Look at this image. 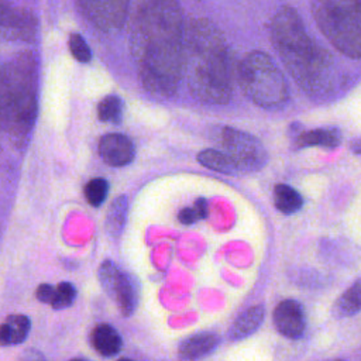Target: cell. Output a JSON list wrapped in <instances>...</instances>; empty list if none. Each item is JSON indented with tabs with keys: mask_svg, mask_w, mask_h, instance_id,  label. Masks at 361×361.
<instances>
[{
	"mask_svg": "<svg viewBox=\"0 0 361 361\" xmlns=\"http://www.w3.org/2000/svg\"><path fill=\"white\" fill-rule=\"evenodd\" d=\"M131 32V52L142 86L158 96H173L183 76L185 45L178 0H144Z\"/></svg>",
	"mask_w": 361,
	"mask_h": 361,
	"instance_id": "cell-1",
	"label": "cell"
},
{
	"mask_svg": "<svg viewBox=\"0 0 361 361\" xmlns=\"http://www.w3.org/2000/svg\"><path fill=\"white\" fill-rule=\"evenodd\" d=\"M182 78L200 102L224 104L231 99L227 45L220 30L206 18H195L185 28Z\"/></svg>",
	"mask_w": 361,
	"mask_h": 361,
	"instance_id": "cell-2",
	"label": "cell"
},
{
	"mask_svg": "<svg viewBox=\"0 0 361 361\" xmlns=\"http://www.w3.org/2000/svg\"><path fill=\"white\" fill-rule=\"evenodd\" d=\"M271 41L289 75L303 90L317 93L327 87L331 71L329 54L310 38L295 8L282 7L274 16Z\"/></svg>",
	"mask_w": 361,
	"mask_h": 361,
	"instance_id": "cell-3",
	"label": "cell"
},
{
	"mask_svg": "<svg viewBox=\"0 0 361 361\" xmlns=\"http://www.w3.org/2000/svg\"><path fill=\"white\" fill-rule=\"evenodd\" d=\"M1 126L14 135L25 137L37 117L38 68L34 52L17 54L1 72Z\"/></svg>",
	"mask_w": 361,
	"mask_h": 361,
	"instance_id": "cell-4",
	"label": "cell"
},
{
	"mask_svg": "<svg viewBox=\"0 0 361 361\" xmlns=\"http://www.w3.org/2000/svg\"><path fill=\"white\" fill-rule=\"evenodd\" d=\"M312 14L331 45L347 56L361 58V0H313Z\"/></svg>",
	"mask_w": 361,
	"mask_h": 361,
	"instance_id": "cell-5",
	"label": "cell"
},
{
	"mask_svg": "<svg viewBox=\"0 0 361 361\" xmlns=\"http://www.w3.org/2000/svg\"><path fill=\"white\" fill-rule=\"evenodd\" d=\"M238 83L244 94L262 109H278L288 100L286 80L272 58L262 51L248 52L238 65Z\"/></svg>",
	"mask_w": 361,
	"mask_h": 361,
	"instance_id": "cell-6",
	"label": "cell"
},
{
	"mask_svg": "<svg viewBox=\"0 0 361 361\" xmlns=\"http://www.w3.org/2000/svg\"><path fill=\"white\" fill-rule=\"evenodd\" d=\"M220 142L223 151L234 161L240 173L257 172L268 162V154L262 142L245 131L223 127L220 130Z\"/></svg>",
	"mask_w": 361,
	"mask_h": 361,
	"instance_id": "cell-7",
	"label": "cell"
},
{
	"mask_svg": "<svg viewBox=\"0 0 361 361\" xmlns=\"http://www.w3.org/2000/svg\"><path fill=\"white\" fill-rule=\"evenodd\" d=\"M99 282L106 295L116 303L123 316L134 313L138 305V286L133 276L113 261H103L99 268Z\"/></svg>",
	"mask_w": 361,
	"mask_h": 361,
	"instance_id": "cell-8",
	"label": "cell"
},
{
	"mask_svg": "<svg viewBox=\"0 0 361 361\" xmlns=\"http://www.w3.org/2000/svg\"><path fill=\"white\" fill-rule=\"evenodd\" d=\"M87 20L102 31H116L127 20L130 0H76Z\"/></svg>",
	"mask_w": 361,
	"mask_h": 361,
	"instance_id": "cell-9",
	"label": "cell"
},
{
	"mask_svg": "<svg viewBox=\"0 0 361 361\" xmlns=\"http://www.w3.org/2000/svg\"><path fill=\"white\" fill-rule=\"evenodd\" d=\"M272 320L278 333L288 338H299L306 329L303 307L295 299L279 302L274 310Z\"/></svg>",
	"mask_w": 361,
	"mask_h": 361,
	"instance_id": "cell-10",
	"label": "cell"
},
{
	"mask_svg": "<svg viewBox=\"0 0 361 361\" xmlns=\"http://www.w3.org/2000/svg\"><path fill=\"white\" fill-rule=\"evenodd\" d=\"M99 154L110 166H126L133 162L135 148L133 141L120 133L104 134L99 141Z\"/></svg>",
	"mask_w": 361,
	"mask_h": 361,
	"instance_id": "cell-11",
	"label": "cell"
},
{
	"mask_svg": "<svg viewBox=\"0 0 361 361\" xmlns=\"http://www.w3.org/2000/svg\"><path fill=\"white\" fill-rule=\"evenodd\" d=\"M219 345V337L213 333H197L185 338L178 347L182 361H197L209 355Z\"/></svg>",
	"mask_w": 361,
	"mask_h": 361,
	"instance_id": "cell-12",
	"label": "cell"
},
{
	"mask_svg": "<svg viewBox=\"0 0 361 361\" xmlns=\"http://www.w3.org/2000/svg\"><path fill=\"white\" fill-rule=\"evenodd\" d=\"M265 317V309L262 305L252 306L244 310L231 324L228 329V337L233 341H238L247 338L248 336L254 334L259 326L262 324Z\"/></svg>",
	"mask_w": 361,
	"mask_h": 361,
	"instance_id": "cell-13",
	"label": "cell"
},
{
	"mask_svg": "<svg viewBox=\"0 0 361 361\" xmlns=\"http://www.w3.org/2000/svg\"><path fill=\"white\" fill-rule=\"evenodd\" d=\"M31 322L24 314H11L0 324V345L23 343L30 333Z\"/></svg>",
	"mask_w": 361,
	"mask_h": 361,
	"instance_id": "cell-14",
	"label": "cell"
},
{
	"mask_svg": "<svg viewBox=\"0 0 361 361\" xmlns=\"http://www.w3.org/2000/svg\"><path fill=\"white\" fill-rule=\"evenodd\" d=\"M92 344L103 357H111L120 353L123 340L120 333L110 324H99L92 333Z\"/></svg>",
	"mask_w": 361,
	"mask_h": 361,
	"instance_id": "cell-15",
	"label": "cell"
},
{
	"mask_svg": "<svg viewBox=\"0 0 361 361\" xmlns=\"http://www.w3.org/2000/svg\"><path fill=\"white\" fill-rule=\"evenodd\" d=\"M128 216V200L124 195L117 196L109 206L106 214V231L111 240H117L126 227Z\"/></svg>",
	"mask_w": 361,
	"mask_h": 361,
	"instance_id": "cell-16",
	"label": "cell"
},
{
	"mask_svg": "<svg viewBox=\"0 0 361 361\" xmlns=\"http://www.w3.org/2000/svg\"><path fill=\"white\" fill-rule=\"evenodd\" d=\"M296 142L299 147H323L333 149L340 145L341 135L337 128H314L303 131Z\"/></svg>",
	"mask_w": 361,
	"mask_h": 361,
	"instance_id": "cell-17",
	"label": "cell"
},
{
	"mask_svg": "<svg viewBox=\"0 0 361 361\" xmlns=\"http://www.w3.org/2000/svg\"><path fill=\"white\" fill-rule=\"evenodd\" d=\"M197 161L204 168H209L212 171L224 173V175H237L240 173L237 165L234 161L224 152L214 148L203 149L197 154Z\"/></svg>",
	"mask_w": 361,
	"mask_h": 361,
	"instance_id": "cell-18",
	"label": "cell"
},
{
	"mask_svg": "<svg viewBox=\"0 0 361 361\" xmlns=\"http://www.w3.org/2000/svg\"><path fill=\"white\" fill-rule=\"evenodd\" d=\"M274 203L275 207L283 214H293L303 206L300 193L289 185L278 183L274 188Z\"/></svg>",
	"mask_w": 361,
	"mask_h": 361,
	"instance_id": "cell-19",
	"label": "cell"
},
{
	"mask_svg": "<svg viewBox=\"0 0 361 361\" xmlns=\"http://www.w3.org/2000/svg\"><path fill=\"white\" fill-rule=\"evenodd\" d=\"M334 312L338 317H348L361 312V279H357L337 299Z\"/></svg>",
	"mask_w": 361,
	"mask_h": 361,
	"instance_id": "cell-20",
	"label": "cell"
},
{
	"mask_svg": "<svg viewBox=\"0 0 361 361\" xmlns=\"http://www.w3.org/2000/svg\"><path fill=\"white\" fill-rule=\"evenodd\" d=\"M97 116L102 121L118 124L123 118V102L118 96L110 94L100 100L97 106Z\"/></svg>",
	"mask_w": 361,
	"mask_h": 361,
	"instance_id": "cell-21",
	"label": "cell"
},
{
	"mask_svg": "<svg viewBox=\"0 0 361 361\" xmlns=\"http://www.w3.org/2000/svg\"><path fill=\"white\" fill-rule=\"evenodd\" d=\"M109 193V183L103 178H93L85 185V196L89 204L99 207L103 204Z\"/></svg>",
	"mask_w": 361,
	"mask_h": 361,
	"instance_id": "cell-22",
	"label": "cell"
},
{
	"mask_svg": "<svg viewBox=\"0 0 361 361\" xmlns=\"http://www.w3.org/2000/svg\"><path fill=\"white\" fill-rule=\"evenodd\" d=\"M76 298V288L71 282H61L54 289L51 305L54 309L69 307Z\"/></svg>",
	"mask_w": 361,
	"mask_h": 361,
	"instance_id": "cell-23",
	"label": "cell"
},
{
	"mask_svg": "<svg viewBox=\"0 0 361 361\" xmlns=\"http://www.w3.org/2000/svg\"><path fill=\"white\" fill-rule=\"evenodd\" d=\"M207 217V202L203 197H199L193 206L183 207L178 213V219L182 224H193L197 220Z\"/></svg>",
	"mask_w": 361,
	"mask_h": 361,
	"instance_id": "cell-24",
	"label": "cell"
},
{
	"mask_svg": "<svg viewBox=\"0 0 361 361\" xmlns=\"http://www.w3.org/2000/svg\"><path fill=\"white\" fill-rule=\"evenodd\" d=\"M69 51L73 55V58L82 63L89 62L92 59V51H90L87 42L78 32H73L69 37Z\"/></svg>",
	"mask_w": 361,
	"mask_h": 361,
	"instance_id": "cell-25",
	"label": "cell"
},
{
	"mask_svg": "<svg viewBox=\"0 0 361 361\" xmlns=\"http://www.w3.org/2000/svg\"><path fill=\"white\" fill-rule=\"evenodd\" d=\"M54 289H55V286H52L49 283H41L37 288V299L42 303L51 305V300H52V296H54Z\"/></svg>",
	"mask_w": 361,
	"mask_h": 361,
	"instance_id": "cell-26",
	"label": "cell"
},
{
	"mask_svg": "<svg viewBox=\"0 0 361 361\" xmlns=\"http://www.w3.org/2000/svg\"><path fill=\"white\" fill-rule=\"evenodd\" d=\"M17 361H47V360L39 351H37L34 348H30V350H25Z\"/></svg>",
	"mask_w": 361,
	"mask_h": 361,
	"instance_id": "cell-27",
	"label": "cell"
},
{
	"mask_svg": "<svg viewBox=\"0 0 361 361\" xmlns=\"http://www.w3.org/2000/svg\"><path fill=\"white\" fill-rule=\"evenodd\" d=\"M351 148L355 154H361V140H354V142L351 144Z\"/></svg>",
	"mask_w": 361,
	"mask_h": 361,
	"instance_id": "cell-28",
	"label": "cell"
},
{
	"mask_svg": "<svg viewBox=\"0 0 361 361\" xmlns=\"http://www.w3.org/2000/svg\"><path fill=\"white\" fill-rule=\"evenodd\" d=\"M118 361H133V360H128V358H121V360H118Z\"/></svg>",
	"mask_w": 361,
	"mask_h": 361,
	"instance_id": "cell-29",
	"label": "cell"
},
{
	"mask_svg": "<svg viewBox=\"0 0 361 361\" xmlns=\"http://www.w3.org/2000/svg\"><path fill=\"white\" fill-rule=\"evenodd\" d=\"M71 361H86V360H71Z\"/></svg>",
	"mask_w": 361,
	"mask_h": 361,
	"instance_id": "cell-30",
	"label": "cell"
}]
</instances>
